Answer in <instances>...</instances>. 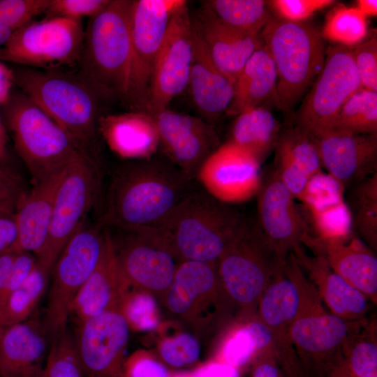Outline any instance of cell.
<instances>
[{
    "mask_svg": "<svg viewBox=\"0 0 377 377\" xmlns=\"http://www.w3.org/2000/svg\"><path fill=\"white\" fill-rule=\"evenodd\" d=\"M195 182L163 155L130 160L112 174L99 222L108 228L155 226Z\"/></svg>",
    "mask_w": 377,
    "mask_h": 377,
    "instance_id": "6da1fadb",
    "label": "cell"
},
{
    "mask_svg": "<svg viewBox=\"0 0 377 377\" xmlns=\"http://www.w3.org/2000/svg\"><path fill=\"white\" fill-rule=\"evenodd\" d=\"M131 0H110L90 17L77 75L105 101L126 103L131 66Z\"/></svg>",
    "mask_w": 377,
    "mask_h": 377,
    "instance_id": "7a4b0ae2",
    "label": "cell"
},
{
    "mask_svg": "<svg viewBox=\"0 0 377 377\" xmlns=\"http://www.w3.org/2000/svg\"><path fill=\"white\" fill-rule=\"evenodd\" d=\"M245 219L230 204L195 186L156 227L182 261L216 262Z\"/></svg>",
    "mask_w": 377,
    "mask_h": 377,
    "instance_id": "3957f363",
    "label": "cell"
},
{
    "mask_svg": "<svg viewBox=\"0 0 377 377\" xmlns=\"http://www.w3.org/2000/svg\"><path fill=\"white\" fill-rule=\"evenodd\" d=\"M13 71L20 91L89 154L98 131L101 103L107 101L77 74L29 67Z\"/></svg>",
    "mask_w": 377,
    "mask_h": 377,
    "instance_id": "277c9868",
    "label": "cell"
},
{
    "mask_svg": "<svg viewBox=\"0 0 377 377\" xmlns=\"http://www.w3.org/2000/svg\"><path fill=\"white\" fill-rule=\"evenodd\" d=\"M276 73L274 104L291 111L322 70L325 49L320 32L311 24L288 22L271 16L260 34Z\"/></svg>",
    "mask_w": 377,
    "mask_h": 377,
    "instance_id": "5b68a950",
    "label": "cell"
},
{
    "mask_svg": "<svg viewBox=\"0 0 377 377\" xmlns=\"http://www.w3.org/2000/svg\"><path fill=\"white\" fill-rule=\"evenodd\" d=\"M3 106L15 149L33 182L90 155L22 91L12 92Z\"/></svg>",
    "mask_w": 377,
    "mask_h": 377,
    "instance_id": "8992f818",
    "label": "cell"
},
{
    "mask_svg": "<svg viewBox=\"0 0 377 377\" xmlns=\"http://www.w3.org/2000/svg\"><path fill=\"white\" fill-rule=\"evenodd\" d=\"M284 263L279 261L258 223L245 219L216 261L221 283L239 308V317L256 313L260 297Z\"/></svg>",
    "mask_w": 377,
    "mask_h": 377,
    "instance_id": "52a82bcc",
    "label": "cell"
},
{
    "mask_svg": "<svg viewBox=\"0 0 377 377\" xmlns=\"http://www.w3.org/2000/svg\"><path fill=\"white\" fill-rule=\"evenodd\" d=\"M107 228L85 222L72 236L52 268L44 327L51 341L66 328L71 304L101 258Z\"/></svg>",
    "mask_w": 377,
    "mask_h": 377,
    "instance_id": "ba28073f",
    "label": "cell"
},
{
    "mask_svg": "<svg viewBox=\"0 0 377 377\" xmlns=\"http://www.w3.org/2000/svg\"><path fill=\"white\" fill-rule=\"evenodd\" d=\"M84 31L80 20L44 18L16 31L0 47V61L42 70L77 66Z\"/></svg>",
    "mask_w": 377,
    "mask_h": 377,
    "instance_id": "9c48e42d",
    "label": "cell"
},
{
    "mask_svg": "<svg viewBox=\"0 0 377 377\" xmlns=\"http://www.w3.org/2000/svg\"><path fill=\"white\" fill-rule=\"evenodd\" d=\"M110 228L117 232L109 230L129 288L149 292L163 302L181 263L164 237L154 226Z\"/></svg>",
    "mask_w": 377,
    "mask_h": 377,
    "instance_id": "30bf717a",
    "label": "cell"
},
{
    "mask_svg": "<svg viewBox=\"0 0 377 377\" xmlns=\"http://www.w3.org/2000/svg\"><path fill=\"white\" fill-rule=\"evenodd\" d=\"M100 188L99 170L90 155L67 168L55 195L46 244L36 258L38 262L52 269L67 242L86 222Z\"/></svg>",
    "mask_w": 377,
    "mask_h": 377,
    "instance_id": "8fae6325",
    "label": "cell"
},
{
    "mask_svg": "<svg viewBox=\"0 0 377 377\" xmlns=\"http://www.w3.org/2000/svg\"><path fill=\"white\" fill-rule=\"evenodd\" d=\"M360 88L350 48L329 46L323 67L299 110L296 127L310 139L325 133L343 104Z\"/></svg>",
    "mask_w": 377,
    "mask_h": 377,
    "instance_id": "7c38bea8",
    "label": "cell"
},
{
    "mask_svg": "<svg viewBox=\"0 0 377 377\" xmlns=\"http://www.w3.org/2000/svg\"><path fill=\"white\" fill-rule=\"evenodd\" d=\"M184 0H133L131 13V66L127 105L146 111L154 64L175 13Z\"/></svg>",
    "mask_w": 377,
    "mask_h": 377,
    "instance_id": "4fadbf2b",
    "label": "cell"
},
{
    "mask_svg": "<svg viewBox=\"0 0 377 377\" xmlns=\"http://www.w3.org/2000/svg\"><path fill=\"white\" fill-rule=\"evenodd\" d=\"M163 303L176 316L198 327L233 304L221 283L216 262L198 261L179 264Z\"/></svg>",
    "mask_w": 377,
    "mask_h": 377,
    "instance_id": "5bb4252c",
    "label": "cell"
},
{
    "mask_svg": "<svg viewBox=\"0 0 377 377\" xmlns=\"http://www.w3.org/2000/svg\"><path fill=\"white\" fill-rule=\"evenodd\" d=\"M193 54L192 17L188 3L174 14L156 56L147 112L154 114L188 87Z\"/></svg>",
    "mask_w": 377,
    "mask_h": 377,
    "instance_id": "9a60e30c",
    "label": "cell"
},
{
    "mask_svg": "<svg viewBox=\"0 0 377 377\" xmlns=\"http://www.w3.org/2000/svg\"><path fill=\"white\" fill-rule=\"evenodd\" d=\"M348 322L323 306L297 318L289 337L306 377H327L342 359V346L362 322Z\"/></svg>",
    "mask_w": 377,
    "mask_h": 377,
    "instance_id": "2e32d148",
    "label": "cell"
},
{
    "mask_svg": "<svg viewBox=\"0 0 377 377\" xmlns=\"http://www.w3.org/2000/svg\"><path fill=\"white\" fill-rule=\"evenodd\" d=\"M261 161L230 141L214 151L200 166L195 180L216 199L228 204L249 200L258 194Z\"/></svg>",
    "mask_w": 377,
    "mask_h": 377,
    "instance_id": "e0dca14e",
    "label": "cell"
},
{
    "mask_svg": "<svg viewBox=\"0 0 377 377\" xmlns=\"http://www.w3.org/2000/svg\"><path fill=\"white\" fill-rule=\"evenodd\" d=\"M152 115L163 156L195 181L203 162L220 146L216 130L209 121L168 108Z\"/></svg>",
    "mask_w": 377,
    "mask_h": 377,
    "instance_id": "ac0fdd59",
    "label": "cell"
},
{
    "mask_svg": "<svg viewBox=\"0 0 377 377\" xmlns=\"http://www.w3.org/2000/svg\"><path fill=\"white\" fill-rule=\"evenodd\" d=\"M258 224L281 263L309 236L301 207L275 170L261 183L258 193Z\"/></svg>",
    "mask_w": 377,
    "mask_h": 377,
    "instance_id": "d6986e66",
    "label": "cell"
},
{
    "mask_svg": "<svg viewBox=\"0 0 377 377\" xmlns=\"http://www.w3.org/2000/svg\"><path fill=\"white\" fill-rule=\"evenodd\" d=\"M128 325L119 310L104 311L77 326V353L87 377H119L125 361Z\"/></svg>",
    "mask_w": 377,
    "mask_h": 377,
    "instance_id": "ffe728a7",
    "label": "cell"
},
{
    "mask_svg": "<svg viewBox=\"0 0 377 377\" xmlns=\"http://www.w3.org/2000/svg\"><path fill=\"white\" fill-rule=\"evenodd\" d=\"M311 140L322 167L344 188L377 172V134L327 132Z\"/></svg>",
    "mask_w": 377,
    "mask_h": 377,
    "instance_id": "44dd1931",
    "label": "cell"
},
{
    "mask_svg": "<svg viewBox=\"0 0 377 377\" xmlns=\"http://www.w3.org/2000/svg\"><path fill=\"white\" fill-rule=\"evenodd\" d=\"M128 288L107 228L101 258L75 297L69 318L71 317L78 326L87 319L104 311L119 310L123 297Z\"/></svg>",
    "mask_w": 377,
    "mask_h": 377,
    "instance_id": "7402d4cb",
    "label": "cell"
},
{
    "mask_svg": "<svg viewBox=\"0 0 377 377\" xmlns=\"http://www.w3.org/2000/svg\"><path fill=\"white\" fill-rule=\"evenodd\" d=\"M306 246L324 256L334 272L376 305L377 258L354 232L323 242L311 241Z\"/></svg>",
    "mask_w": 377,
    "mask_h": 377,
    "instance_id": "603a6c76",
    "label": "cell"
},
{
    "mask_svg": "<svg viewBox=\"0 0 377 377\" xmlns=\"http://www.w3.org/2000/svg\"><path fill=\"white\" fill-rule=\"evenodd\" d=\"M192 19L214 62L235 83L246 61L263 45L260 36L226 24L203 6Z\"/></svg>",
    "mask_w": 377,
    "mask_h": 377,
    "instance_id": "cb8c5ba5",
    "label": "cell"
},
{
    "mask_svg": "<svg viewBox=\"0 0 377 377\" xmlns=\"http://www.w3.org/2000/svg\"><path fill=\"white\" fill-rule=\"evenodd\" d=\"M293 253L331 313L348 322L366 319L368 299L334 272L324 256H310L302 245Z\"/></svg>",
    "mask_w": 377,
    "mask_h": 377,
    "instance_id": "d4e9b609",
    "label": "cell"
},
{
    "mask_svg": "<svg viewBox=\"0 0 377 377\" xmlns=\"http://www.w3.org/2000/svg\"><path fill=\"white\" fill-rule=\"evenodd\" d=\"M67 168L33 182L19 202L15 213L18 229L15 253L29 252L36 258L43 253L55 195Z\"/></svg>",
    "mask_w": 377,
    "mask_h": 377,
    "instance_id": "484cf974",
    "label": "cell"
},
{
    "mask_svg": "<svg viewBox=\"0 0 377 377\" xmlns=\"http://www.w3.org/2000/svg\"><path fill=\"white\" fill-rule=\"evenodd\" d=\"M193 54L188 87L193 103L206 118L226 113L234 95V82L215 64L193 19Z\"/></svg>",
    "mask_w": 377,
    "mask_h": 377,
    "instance_id": "4316f807",
    "label": "cell"
},
{
    "mask_svg": "<svg viewBox=\"0 0 377 377\" xmlns=\"http://www.w3.org/2000/svg\"><path fill=\"white\" fill-rule=\"evenodd\" d=\"M47 332L36 320L5 328L0 337V377H36L47 355Z\"/></svg>",
    "mask_w": 377,
    "mask_h": 377,
    "instance_id": "83f0119b",
    "label": "cell"
},
{
    "mask_svg": "<svg viewBox=\"0 0 377 377\" xmlns=\"http://www.w3.org/2000/svg\"><path fill=\"white\" fill-rule=\"evenodd\" d=\"M98 131L114 151L131 160L151 158L159 149L154 116L146 111L102 114Z\"/></svg>",
    "mask_w": 377,
    "mask_h": 377,
    "instance_id": "f1b7e54d",
    "label": "cell"
},
{
    "mask_svg": "<svg viewBox=\"0 0 377 377\" xmlns=\"http://www.w3.org/2000/svg\"><path fill=\"white\" fill-rule=\"evenodd\" d=\"M276 73L272 59L263 44L245 64L234 84V95L226 114L242 112L272 100L275 103Z\"/></svg>",
    "mask_w": 377,
    "mask_h": 377,
    "instance_id": "f546056e",
    "label": "cell"
},
{
    "mask_svg": "<svg viewBox=\"0 0 377 377\" xmlns=\"http://www.w3.org/2000/svg\"><path fill=\"white\" fill-rule=\"evenodd\" d=\"M239 318L237 324L226 337L215 360L243 371L259 355L275 348L269 331L256 313Z\"/></svg>",
    "mask_w": 377,
    "mask_h": 377,
    "instance_id": "4dcf8cb0",
    "label": "cell"
},
{
    "mask_svg": "<svg viewBox=\"0 0 377 377\" xmlns=\"http://www.w3.org/2000/svg\"><path fill=\"white\" fill-rule=\"evenodd\" d=\"M275 149V170L286 183L301 182L322 170L314 143L296 126L280 133Z\"/></svg>",
    "mask_w": 377,
    "mask_h": 377,
    "instance_id": "1f68e13d",
    "label": "cell"
},
{
    "mask_svg": "<svg viewBox=\"0 0 377 377\" xmlns=\"http://www.w3.org/2000/svg\"><path fill=\"white\" fill-rule=\"evenodd\" d=\"M280 126L264 105L247 109L236 116L228 141L254 154L261 162L275 148Z\"/></svg>",
    "mask_w": 377,
    "mask_h": 377,
    "instance_id": "d6a6232c",
    "label": "cell"
},
{
    "mask_svg": "<svg viewBox=\"0 0 377 377\" xmlns=\"http://www.w3.org/2000/svg\"><path fill=\"white\" fill-rule=\"evenodd\" d=\"M376 336V320L360 322L350 333L339 364L347 377H377Z\"/></svg>",
    "mask_w": 377,
    "mask_h": 377,
    "instance_id": "836d02e7",
    "label": "cell"
},
{
    "mask_svg": "<svg viewBox=\"0 0 377 377\" xmlns=\"http://www.w3.org/2000/svg\"><path fill=\"white\" fill-rule=\"evenodd\" d=\"M52 269L38 262L23 283L7 298L0 309V332L28 320L44 292Z\"/></svg>",
    "mask_w": 377,
    "mask_h": 377,
    "instance_id": "e575fe53",
    "label": "cell"
},
{
    "mask_svg": "<svg viewBox=\"0 0 377 377\" xmlns=\"http://www.w3.org/2000/svg\"><path fill=\"white\" fill-rule=\"evenodd\" d=\"M327 132L377 134V91L362 87L356 91L341 107Z\"/></svg>",
    "mask_w": 377,
    "mask_h": 377,
    "instance_id": "d590c367",
    "label": "cell"
},
{
    "mask_svg": "<svg viewBox=\"0 0 377 377\" xmlns=\"http://www.w3.org/2000/svg\"><path fill=\"white\" fill-rule=\"evenodd\" d=\"M202 6L226 24L256 36L272 16L267 1L263 0H209Z\"/></svg>",
    "mask_w": 377,
    "mask_h": 377,
    "instance_id": "8d00e7d4",
    "label": "cell"
},
{
    "mask_svg": "<svg viewBox=\"0 0 377 377\" xmlns=\"http://www.w3.org/2000/svg\"><path fill=\"white\" fill-rule=\"evenodd\" d=\"M350 208L353 229L373 250L377 249V172L356 184Z\"/></svg>",
    "mask_w": 377,
    "mask_h": 377,
    "instance_id": "74e56055",
    "label": "cell"
},
{
    "mask_svg": "<svg viewBox=\"0 0 377 377\" xmlns=\"http://www.w3.org/2000/svg\"><path fill=\"white\" fill-rule=\"evenodd\" d=\"M320 34L336 45L353 47L368 34L367 17L356 7L338 5L328 13Z\"/></svg>",
    "mask_w": 377,
    "mask_h": 377,
    "instance_id": "f35d334b",
    "label": "cell"
},
{
    "mask_svg": "<svg viewBox=\"0 0 377 377\" xmlns=\"http://www.w3.org/2000/svg\"><path fill=\"white\" fill-rule=\"evenodd\" d=\"M302 212L309 235L311 232L314 235L309 236L308 241L323 242L343 238L353 232L351 212L345 200L319 210Z\"/></svg>",
    "mask_w": 377,
    "mask_h": 377,
    "instance_id": "ab89813d",
    "label": "cell"
},
{
    "mask_svg": "<svg viewBox=\"0 0 377 377\" xmlns=\"http://www.w3.org/2000/svg\"><path fill=\"white\" fill-rule=\"evenodd\" d=\"M36 377H87L75 339L67 328L51 341L44 365Z\"/></svg>",
    "mask_w": 377,
    "mask_h": 377,
    "instance_id": "60d3db41",
    "label": "cell"
},
{
    "mask_svg": "<svg viewBox=\"0 0 377 377\" xmlns=\"http://www.w3.org/2000/svg\"><path fill=\"white\" fill-rule=\"evenodd\" d=\"M119 311L129 329L152 331L160 323V314L155 297L149 292L128 288L121 300Z\"/></svg>",
    "mask_w": 377,
    "mask_h": 377,
    "instance_id": "b9f144b4",
    "label": "cell"
},
{
    "mask_svg": "<svg viewBox=\"0 0 377 377\" xmlns=\"http://www.w3.org/2000/svg\"><path fill=\"white\" fill-rule=\"evenodd\" d=\"M344 186L323 170L311 176L299 199L304 212L316 211L344 200Z\"/></svg>",
    "mask_w": 377,
    "mask_h": 377,
    "instance_id": "7bdbcfd3",
    "label": "cell"
},
{
    "mask_svg": "<svg viewBox=\"0 0 377 377\" xmlns=\"http://www.w3.org/2000/svg\"><path fill=\"white\" fill-rule=\"evenodd\" d=\"M51 0H0V29L8 35L13 34L45 13Z\"/></svg>",
    "mask_w": 377,
    "mask_h": 377,
    "instance_id": "ee69618b",
    "label": "cell"
},
{
    "mask_svg": "<svg viewBox=\"0 0 377 377\" xmlns=\"http://www.w3.org/2000/svg\"><path fill=\"white\" fill-rule=\"evenodd\" d=\"M158 352L165 363L178 368L196 362L200 357V346L193 335L182 332L163 339Z\"/></svg>",
    "mask_w": 377,
    "mask_h": 377,
    "instance_id": "f6af8a7d",
    "label": "cell"
},
{
    "mask_svg": "<svg viewBox=\"0 0 377 377\" xmlns=\"http://www.w3.org/2000/svg\"><path fill=\"white\" fill-rule=\"evenodd\" d=\"M350 48L361 87L377 91L376 37Z\"/></svg>",
    "mask_w": 377,
    "mask_h": 377,
    "instance_id": "bcb514c9",
    "label": "cell"
},
{
    "mask_svg": "<svg viewBox=\"0 0 377 377\" xmlns=\"http://www.w3.org/2000/svg\"><path fill=\"white\" fill-rule=\"evenodd\" d=\"M267 5L278 19L293 23L307 22L316 12L334 3L333 0H271Z\"/></svg>",
    "mask_w": 377,
    "mask_h": 377,
    "instance_id": "7dc6e473",
    "label": "cell"
},
{
    "mask_svg": "<svg viewBox=\"0 0 377 377\" xmlns=\"http://www.w3.org/2000/svg\"><path fill=\"white\" fill-rule=\"evenodd\" d=\"M110 0H51L45 18L66 17L80 20L92 17L101 12Z\"/></svg>",
    "mask_w": 377,
    "mask_h": 377,
    "instance_id": "c3c4849f",
    "label": "cell"
},
{
    "mask_svg": "<svg viewBox=\"0 0 377 377\" xmlns=\"http://www.w3.org/2000/svg\"><path fill=\"white\" fill-rule=\"evenodd\" d=\"M119 377H170L166 367L149 353L137 351L125 360Z\"/></svg>",
    "mask_w": 377,
    "mask_h": 377,
    "instance_id": "681fc988",
    "label": "cell"
},
{
    "mask_svg": "<svg viewBox=\"0 0 377 377\" xmlns=\"http://www.w3.org/2000/svg\"><path fill=\"white\" fill-rule=\"evenodd\" d=\"M27 191L21 177L4 162H0V210L15 213Z\"/></svg>",
    "mask_w": 377,
    "mask_h": 377,
    "instance_id": "f907efd6",
    "label": "cell"
},
{
    "mask_svg": "<svg viewBox=\"0 0 377 377\" xmlns=\"http://www.w3.org/2000/svg\"><path fill=\"white\" fill-rule=\"evenodd\" d=\"M36 263V257L29 252L17 254L10 276L2 298L0 309L8 296L17 289L29 276Z\"/></svg>",
    "mask_w": 377,
    "mask_h": 377,
    "instance_id": "816d5d0a",
    "label": "cell"
},
{
    "mask_svg": "<svg viewBox=\"0 0 377 377\" xmlns=\"http://www.w3.org/2000/svg\"><path fill=\"white\" fill-rule=\"evenodd\" d=\"M18 240V229L15 213L0 210V255L15 253Z\"/></svg>",
    "mask_w": 377,
    "mask_h": 377,
    "instance_id": "f5cc1de1",
    "label": "cell"
},
{
    "mask_svg": "<svg viewBox=\"0 0 377 377\" xmlns=\"http://www.w3.org/2000/svg\"><path fill=\"white\" fill-rule=\"evenodd\" d=\"M250 377H284L272 350L259 355L251 366Z\"/></svg>",
    "mask_w": 377,
    "mask_h": 377,
    "instance_id": "db71d44e",
    "label": "cell"
},
{
    "mask_svg": "<svg viewBox=\"0 0 377 377\" xmlns=\"http://www.w3.org/2000/svg\"><path fill=\"white\" fill-rule=\"evenodd\" d=\"M188 372L189 377H242V373L241 370L217 360Z\"/></svg>",
    "mask_w": 377,
    "mask_h": 377,
    "instance_id": "11a10c76",
    "label": "cell"
},
{
    "mask_svg": "<svg viewBox=\"0 0 377 377\" xmlns=\"http://www.w3.org/2000/svg\"><path fill=\"white\" fill-rule=\"evenodd\" d=\"M17 254L8 252L0 255V306Z\"/></svg>",
    "mask_w": 377,
    "mask_h": 377,
    "instance_id": "9f6ffc18",
    "label": "cell"
},
{
    "mask_svg": "<svg viewBox=\"0 0 377 377\" xmlns=\"http://www.w3.org/2000/svg\"><path fill=\"white\" fill-rule=\"evenodd\" d=\"M15 84L14 71L0 61V105L8 100Z\"/></svg>",
    "mask_w": 377,
    "mask_h": 377,
    "instance_id": "6f0895ef",
    "label": "cell"
},
{
    "mask_svg": "<svg viewBox=\"0 0 377 377\" xmlns=\"http://www.w3.org/2000/svg\"><path fill=\"white\" fill-rule=\"evenodd\" d=\"M356 8L367 17L377 15L376 0H358Z\"/></svg>",
    "mask_w": 377,
    "mask_h": 377,
    "instance_id": "680465c9",
    "label": "cell"
},
{
    "mask_svg": "<svg viewBox=\"0 0 377 377\" xmlns=\"http://www.w3.org/2000/svg\"><path fill=\"white\" fill-rule=\"evenodd\" d=\"M8 135L0 119V162H5L7 157Z\"/></svg>",
    "mask_w": 377,
    "mask_h": 377,
    "instance_id": "91938a15",
    "label": "cell"
},
{
    "mask_svg": "<svg viewBox=\"0 0 377 377\" xmlns=\"http://www.w3.org/2000/svg\"><path fill=\"white\" fill-rule=\"evenodd\" d=\"M327 377H347L339 365L334 367L328 374Z\"/></svg>",
    "mask_w": 377,
    "mask_h": 377,
    "instance_id": "94428289",
    "label": "cell"
},
{
    "mask_svg": "<svg viewBox=\"0 0 377 377\" xmlns=\"http://www.w3.org/2000/svg\"><path fill=\"white\" fill-rule=\"evenodd\" d=\"M1 333L0 332V337H1Z\"/></svg>",
    "mask_w": 377,
    "mask_h": 377,
    "instance_id": "6125c7cd",
    "label": "cell"
}]
</instances>
